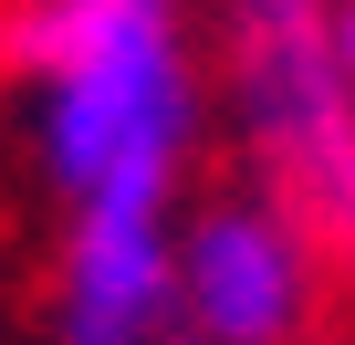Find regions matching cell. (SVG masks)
I'll list each match as a JSON object with an SVG mask.
<instances>
[{
    "mask_svg": "<svg viewBox=\"0 0 355 345\" xmlns=\"http://www.w3.org/2000/svg\"><path fill=\"white\" fill-rule=\"evenodd\" d=\"M313 314V241L272 199H209L178 230V324L209 345H293Z\"/></svg>",
    "mask_w": 355,
    "mask_h": 345,
    "instance_id": "3957f363",
    "label": "cell"
},
{
    "mask_svg": "<svg viewBox=\"0 0 355 345\" xmlns=\"http://www.w3.org/2000/svg\"><path fill=\"white\" fill-rule=\"evenodd\" d=\"M334 53H345V84H355V0H334Z\"/></svg>",
    "mask_w": 355,
    "mask_h": 345,
    "instance_id": "5b68a950",
    "label": "cell"
},
{
    "mask_svg": "<svg viewBox=\"0 0 355 345\" xmlns=\"http://www.w3.org/2000/svg\"><path fill=\"white\" fill-rule=\"evenodd\" d=\"M0 53L32 84L42 178L73 210H167L199 136V63L178 0H21Z\"/></svg>",
    "mask_w": 355,
    "mask_h": 345,
    "instance_id": "6da1fadb",
    "label": "cell"
},
{
    "mask_svg": "<svg viewBox=\"0 0 355 345\" xmlns=\"http://www.w3.org/2000/svg\"><path fill=\"white\" fill-rule=\"evenodd\" d=\"M63 345H157L178 324V220L167 210H73L53 272Z\"/></svg>",
    "mask_w": 355,
    "mask_h": 345,
    "instance_id": "277c9868",
    "label": "cell"
},
{
    "mask_svg": "<svg viewBox=\"0 0 355 345\" xmlns=\"http://www.w3.org/2000/svg\"><path fill=\"white\" fill-rule=\"evenodd\" d=\"M230 105L261 157V199L303 241L355 251V84L334 53V0H230Z\"/></svg>",
    "mask_w": 355,
    "mask_h": 345,
    "instance_id": "7a4b0ae2",
    "label": "cell"
},
{
    "mask_svg": "<svg viewBox=\"0 0 355 345\" xmlns=\"http://www.w3.org/2000/svg\"><path fill=\"white\" fill-rule=\"evenodd\" d=\"M157 345H209V335H189V324H167V335H157Z\"/></svg>",
    "mask_w": 355,
    "mask_h": 345,
    "instance_id": "8992f818",
    "label": "cell"
}]
</instances>
